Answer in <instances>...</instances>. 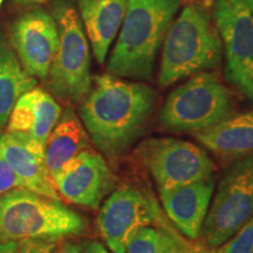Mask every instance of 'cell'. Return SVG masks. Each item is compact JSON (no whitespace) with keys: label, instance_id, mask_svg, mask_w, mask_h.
Returning a JSON list of instances; mask_svg holds the SVG:
<instances>
[{"label":"cell","instance_id":"obj_7","mask_svg":"<svg viewBox=\"0 0 253 253\" xmlns=\"http://www.w3.org/2000/svg\"><path fill=\"white\" fill-rule=\"evenodd\" d=\"M202 227V240L217 249L253 216V153L224 172Z\"/></svg>","mask_w":253,"mask_h":253},{"label":"cell","instance_id":"obj_5","mask_svg":"<svg viewBox=\"0 0 253 253\" xmlns=\"http://www.w3.org/2000/svg\"><path fill=\"white\" fill-rule=\"evenodd\" d=\"M59 46L50 65L47 84L59 100L81 103L91 87L89 46L81 19L72 4L60 0L53 9Z\"/></svg>","mask_w":253,"mask_h":253},{"label":"cell","instance_id":"obj_15","mask_svg":"<svg viewBox=\"0 0 253 253\" xmlns=\"http://www.w3.org/2000/svg\"><path fill=\"white\" fill-rule=\"evenodd\" d=\"M61 113L60 104L48 91L34 87L14 104L7 121V131L30 136L45 144Z\"/></svg>","mask_w":253,"mask_h":253},{"label":"cell","instance_id":"obj_10","mask_svg":"<svg viewBox=\"0 0 253 253\" xmlns=\"http://www.w3.org/2000/svg\"><path fill=\"white\" fill-rule=\"evenodd\" d=\"M161 211L156 202L134 186L123 185L108 196L97 214V230L113 253H126L143 227L155 225Z\"/></svg>","mask_w":253,"mask_h":253},{"label":"cell","instance_id":"obj_25","mask_svg":"<svg viewBox=\"0 0 253 253\" xmlns=\"http://www.w3.org/2000/svg\"><path fill=\"white\" fill-rule=\"evenodd\" d=\"M81 253H109L107 251V249L104 248L102 244L97 242H90L87 243L86 245L84 246Z\"/></svg>","mask_w":253,"mask_h":253},{"label":"cell","instance_id":"obj_8","mask_svg":"<svg viewBox=\"0 0 253 253\" xmlns=\"http://www.w3.org/2000/svg\"><path fill=\"white\" fill-rule=\"evenodd\" d=\"M212 20L225 54V79L253 103V0H214Z\"/></svg>","mask_w":253,"mask_h":253},{"label":"cell","instance_id":"obj_11","mask_svg":"<svg viewBox=\"0 0 253 253\" xmlns=\"http://www.w3.org/2000/svg\"><path fill=\"white\" fill-rule=\"evenodd\" d=\"M59 196L68 203L99 209L102 199L113 191L116 176L102 154L93 149L81 151L52 176Z\"/></svg>","mask_w":253,"mask_h":253},{"label":"cell","instance_id":"obj_16","mask_svg":"<svg viewBox=\"0 0 253 253\" xmlns=\"http://www.w3.org/2000/svg\"><path fill=\"white\" fill-rule=\"evenodd\" d=\"M195 137L227 160H239L253 153V110L229 115L216 125L195 132Z\"/></svg>","mask_w":253,"mask_h":253},{"label":"cell","instance_id":"obj_21","mask_svg":"<svg viewBox=\"0 0 253 253\" xmlns=\"http://www.w3.org/2000/svg\"><path fill=\"white\" fill-rule=\"evenodd\" d=\"M214 253H253V216Z\"/></svg>","mask_w":253,"mask_h":253},{"label":"cell","instance_id":"obj_12","mask_svg":"<svg viewBox=\"0 0 253 253\" xmlns=\"http://www.w3.org/2000/svg\"><path fill=\"white\" fill-rule=\"evenodd\" d=\"M11 41L25 71L46 80L59 46L54 18L43 9L26 12L12 26Z\"/></svg>","mask_w":253,"mask_h":253},{"label":"cell","instance_id":"obj_3","mask_svg":"<svg viewBox=\"0 0 253 253\" xmlns=\"http://www.w3.org/2000/svg\"><path fill=\"white\" fill-rule=\"evenodd\" d=\"M161 61L158 84L168 87L189 75L205 72L221 61L223 45L208 9L192 2L170 25Z\"/></svg>","mask_w":253,"mask_h":253},{"label":"cell","instance_id":"obj_18","mask_svg":"<svg viewBox=\"0 0 253 253\" xmlns=\"http://www.w3.org/2000/svg\"><path fill=\"white\" fill-rule=\"evenodd\" d=\"M90 138L84 123L72 108L61 113L45 143V162L50 178L81 151L90 149Z\"/></svg>","mask_w":253,"mask_h":253},{"label":"cell","instance_id":"obj_30","mask_svg":"<svg viewBox=\"0 0 253 253\" xmlns=\"http://www.w3.org/2000/svg\"><path fill=\"white\" fill-rule=\"evenodd\" d=\"M0 130H1V128H0Z\"/></svg>","mask_w":253,"mask_h":253},{"label":"cell","instance_id":"obj_6","mask_svg":"<svg viewBox=\"0 0 253 253\" xmlns=\"http://www.w3.org/2000/svg\"><path fill=\"white\" fill-rule=\"evenodd\" d=\"M232 97L214 73L201 72L169 94L158 121L169 131L197 132L231 115Z\"/></svg>","mask_w":253,"mask_h":253},{"label":"cell","instance_id":"obj_22","mask_svg":"<svg viewBox=\"0 0 253 253\" xmlns=\"http://www.w3.org/2000/svg\"><path fill=\"white\" fill-rule=\"evenodd\" d=\"M126 253H160V238L154 227H143L128 244Z\"/></svg>","mask_w":253,"mask_h":253},{"label":"cell","instance_id":"obj_4","mask_svg":"<svg viewBox=\"0 0 253 253\" xmlns=\"http://www.w3.org/2000/svg\"><path fill=\"white\" fill-rule=\"evenodd\" d=\"M86 221L60 201L26 189L0 196V243L25 239H62L80 235Z\"/></svg>","mask_w":253,"mask_h":253},{"label":"cell","instance_id":"obj_1","mask_svg":"<svg viewBox=\"0 0 253 253\" xmlns=\"http://www.w3.org/2000/svg\"><path fill=\"white\" fill-rule=\"evenodd\" d=\"M80 106V119L90 141L115 163L143 135L153 114L156 93L142 82L97 75Z\"/></svg>","mask_w":253,"mask_h":253},{"label":"cell","instance_id":"obj_17","mask_svg":"<svg viewBox=\"0 0 253 253\" xmlns=\"http://www.w3.org/2000/svg\"><path fill=\"white\" fill-rule=\"evenodd\" d=\"M126 0H79L82 23L95 59L106 60L109 47L125 19Z\"/></svg>","mask_w":253,"mask_h":253},{"label":"cell","instance_id":"obj_20","mask_svg":"<svg viewBox=\"0 0 253 253\" xmlns=\"http://www.w3.org/2000/svg\"><path fill=\"white\" fill-rule=\"evenodd\" d=\"M155 225L160 238V253H214V249L208 246L203 240L198 242L181 236L175 227L164 220L161 213Z\"/></svg>","mask_w":253,"mask_h":253},{"label":"cell","instance_id":"obj_19","mask_svg":"<svg viewBox=\"0 0 253 253\" xmlns=\"http://www.w3.org/2000/svg\"><path fill=\"white\" fill-rule=\"evenodd\" d=\"M36 84L37 79L25 71L14 48L0 32V128L7 125L19 97Z\"/></svg>","mask_w":253,"mask_h":253},{"label":"cell","instance_id":"obj_23","mask_svg":"<svg viewBox=\"0 0 253 253\" xmlns=\"http://www.w3.org/2000/svg\"><path fill=\"white\" fill-rule=\"evenodd\" d=\"M60 239L34 238L18 242V253H54Z\"/></svg>","mask_w":253,"mask_h":253},{"label":"cell","instance_id":"obj_26","mask_svg":"<svg viewBox=\"0 0 253 253\" xmlns=\"http://www.w3.org/2000/svg\"><path fill=\"white\" fill-rule=\"evenodd\" d=\"M81 246L71 244V243H66L62 246H58L54 253H81Z\"/></svg>","mask_w":253,"mask_h":253},{"label":"cell","instance_id":"obj_29","mask_svg":"<svg viewBox=\"0 0 253 253\" xmlns=\"http://www.w3.org/2000/svg\"><path fill=\"white\" fill-rule=\"evenodd\" d=\"M2 1H4V0H0V6H1V4H2Z\"/></svg>","mask_w":253,"mask_h":253},{"label":"cell","instance_id":"obj_14","mask_svg":"<svg viewBox=\"0 0 253 253\" xmlns=\"http://www.w3.org/2000/svg\"><path fill=\"white\" fill-rule=\"evenodd\" d=\"M214 191V177L160 192L168 218L190 239H197Z\"/></svg>","mask_w":253,"mask_h":253},{"label":"cell","instance_id":"obj_27","mask_svg":"<svg viewBox=\"0 0 253 253\" xmlns=\"http://www.w3.org/2000/svg\"><path fill=\"white\" fill-rule=\"evenodd\" d=\"M0 253H18V242L0 243Z\"/></svg>","mask_w":253,"mask_h":253},{"label":"cell","instance_id":"obj_13","mask_svg":"<svg viewBox=\"0 0 253 253\" xmlns=\"http://www.w3.org/2000/svg\"><path fill=\"white\" fill-rule=\"evenodd\" d=\"M0 157L20 177L24 188L61 202L45 162V144L30 136L7 131L0 135Z\"/></svg>","mask_w":253,"mask_h":253},{"label":"cell","instance_id":"obj_28","mask_svg":"<svg viewBox=\"0 0 253 253\" xmlns=\"http://www.w3.org/2000/svg\"><path fill=\"white\" fill-rule=\"evenodd\" d=\"M46 0H13L14 4L17 5H34V4H41L45 2Z\"/></svg>","mask_w":253,"mask_h":253},{"label":"cell","instance_id":"obj_24","mask_svg":"<svg viewBox=\"0 0 253 253\" xmlns=\"http://www.w3.org/2000/svg\"><path fill=\"white\" fill-rule=\"evenodd\" d=\"M15 189H25L23 182L4 158L0 157V196Z\"/></svg>","mask_w":253,"mask_h":253},{"label":"cell","instance_id":"obj_9","mask_svg":"<svg viewBox=\"0 0 253 253\" xmlns=\"http://www.w3.org/2000/svg\"><path fill=\"white\" fill-rule=\"evenodd\" d=\"M158 191H168L213 177L214 166L203 149L172 137H151L135 150Z\"/></svg>","mask_w":253,"mask_h":253},{"label":"cell","instance_id":"obj_2","mask_svg":"<svg viewBox=\"0 0 253 253\" xmlns=\"http://www.w3.org/2000/svg\"><path fill=\"white\" fill-rule=\"evenodd\" d=\"M181 0H126V14L107 69L119 78L150 81L158 49Z\"/></svg>","mask_w":253,"mask_h":253}]
</instances>
